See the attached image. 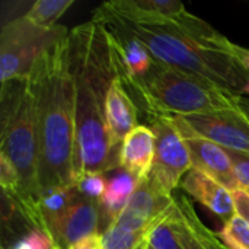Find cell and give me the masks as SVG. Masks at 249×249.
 I'll return each mask as SVG.
<instances>
[{"label": "cell", "instance_id": "1", "mask_svg": "<svg viewBox=\"0 0 249 249\" xmlns=\"http://www.w3.org/2000/svg\"><path fill=\"white\" fill-rule=\"evenodd\" d=\"M92 19L136 38L158 63L194 73L238 93L248 83V70L214 45L220 32L190 12L171 19L142 10L133 0H112L102 3Z\"/></svg>", "mask_w": 249, "mask_h": 249}, {"label": "cell", "instance_id": "2", "mask_svg": "<svg viewBox=\"0 0 249 249\" xmlns=\"http://www.w3.org/2000/svg\"><path fill=\"white\" fill-rule=\"evenodd\" d=\"M69 48L74 80L76 184L85 175H105L120 168V147L109 136L105 105L121 61L112 32L96 19L70 31Z\"/></svg>", "mask_w": 249, "mask_h": 249}, {"label": "cell", "instance_id": "3", "mask_svg": "<svg viewBox=\"0 0 249 249\" xmlns=\"http://www.w3.org/2000/svg\"><path fill=\"white\" fill-rule=\"evenodd\" d=\"M29 80L36 104L38 187L42 197L58 188L76 185L74 80L69 36L38 60Z\"/></svg>", "mask_w": 249, "mask_h": 249}, {"label": "cell", "instance_id": "4", "mask_svg": "<svg viewBox=\"0 0 249 249\" xmlns=\"http://www.w3.org/2000/svg\"><path fill=\"white\" fill-rule=\"evenodd\" d=\"M0 152L19 174L20 193L13 198L19 212L32 228L44 229L39 213L36 104L29 77L1 85Z\"/></svg>", "mask_w": 249, "mask_h": 249}, {"label": "cell", "instance_id": "5", "mask_svg": "<svg viewBox=\"0 0 249 249\" xmlns=\"http://www.w3.org/2000/svg\"><path fill=\"white\" fill-rule=\"evenodd\" d=\"M124 77V76H123ZM147 115L185 117L216 111H245L244 96L194 73L153 61L139 79H125Z\"/></svg>", "mask_w": 249, "mask_h": 249}, {"label": "cell", "instance_id": "6", "mask_svg": "<svg viewBox=\"0 0 249 249\" xmlns=\"http://www.w3.org/2000/svg\"><path fill=\"white\" fill-rule=\"evenodd\" d=\"M69 34L70 31L63 25L44 28L25 15L4 23L0 32L1 85L28 79L38 60Z\"/></svg>", "mask_w": 249, "mask_h": 249}, {"label": "cell", "instance_id": "7", "mask_svg": "<svg viewBox=\"0 0 249 249\" xmlns=\"http://www.w3.org/2000/svg\"><path fill=\"white\" fill-rule=\"evenodd\" d=\"M149 121L156 134V153L149 181L159 193L174 196L184 175L193 169L191 156L184 137L168 115H149Z\"/></svg>", "mask_w": 249, "mask_h": 249}, {"label": "cell", "instance_id": "8", "mask_svg": "<svg viewBox=\"0 0 249 249\" xmlns=\"http://www.w3.org/2000/svg\"><path fill=\"white\" fill-rule=\"evenodd\" d=\"M197 136L226 150L249 153V117L245 111H216L179 117Z\"/></svg>", "mask_w": 249, "mask_h": 249}, {"label": "cell", "instance_id": "9", "mask_svg": "<svg viewBox=\"0 0 249 249\" xmlns=\"http://www.w3.org/2000/svg\"><path fill=\"white\" fill-rule=\"evenodd\" d=\"M169 118L172 120V123L175 124V127L178 128V131L181 133V136L187 143L194 169L209 175L210 178H213L214 181H217L232 193L236 190H242L232 159L226 149L204 137L194 134L181 121L179 117H169Z\"/></svg>", "mask_w": 249, "mask_h": 249}, {"label": "cell", "instance_id": "10", "mask_svg": "<svg viewBox=\"0 0 249 249\" xmlns=\"http://www.w3.org/2000/svg\"><path fill=\"white\" fill-rule=\"evenodd\" d=\"M174 203L175 194L165 196L159 193L147 178L137 185L127 207L114 223L131 232L149 231L171 213Z\"/></svg>", "mask_w": 249, "mask_h": 249}, {"label": "cell", "instance_id": "11", "mask_svg": "<svg viewBox=\"0 0 249 249\" xmlns=\"http://www.w3.org/2000/svg\"><path fill=\"white\" fill-rule=\"evenodd\" d=\"M99 201L80 196L51 228L50 235L61 249H69L77 242L99 233Z\"/></svg>", "mask_w": 249, "mask_h": 249}, {"label": "cell", "instance_id": "12", "mask_svg": "<svg viewBox=\"0 0 249 249\" xmlns=\"http://www.w3.org/2000/svg\"><path fill=\"white\" fill-rule=\"evenodd\" d=\"M171 222L185 249H229L198 217L190 198L175 194Z\"/></svg>", "mask_w": 249, "mask_h": 249}, {"label": "cell", "instance_id": "13", "mask_svg": "<svg viewBox=\"0 0 249 249\" xmlns=\"http://www.w3.org/2000/svg\"><path fill=\"white\" fill-rule=\"evenodd\" d=\"M105 111H107V125L112 143L121 149L124 139L139 125L137 105L133 96L128 93L127 85L123 77V69L109 86Z\"/></svg>", "mask_w": 249, "mask_h": 249}, {"label": "cell", "instance_id": "14", "mask_svg": "<svg viewBox=\"0 0 249 249\" xmlns=\"http://www.w3.org/2000/svg\"><path fill=\"white\" fill-rule=\"evenodd\" d=\"M156 153L155 131L140 124L123 142L120 149V169L133 175L139 184L149 178Z\"/></svg>", "mask_w": 249, "mask_h": 249}, {"label": "cell", "instance_id": "15", "mask_svg": "<svg viewBox=\"0 0 249 249\" xmlns=\"http://www.w3.org/2000/svg\"><path fill=\"white\" fill-rule=\"evenodd\" d=\"M181 187L190 197L203 204L216 216L229 220L236 214L232 191L209 175L193 168L182 179Z\"/></svg>", "mask_w": 249, "mask_h": 249}, {"label": "cell", "instance_id": "16", "mask_svg": "<svg viewBox=\"0 0 249 249\" xmlns=\"http://www.w3.org/2000/svg\"><path fill=\"white\" fill-rule=\"evenodd\" d=\"M137 185L139 181L124 169L118 171L117 175L108 179L107 190L102 198L99 200L101 217L107 220V228L112 225L117 220V217L123 213V210L127 207Z\"/></svg>", "mask_w": 249, "mask_h": 249}, {"label": "cell", "instance_id": "17", "mask_svg": "<svg viewBox=\"0 0 249 249\" xmlns=\"http://www.w3.org/2000/svg\"><path fill=\"white\" fill-rule=\"evenodd\" d=\"M111 32L114 35L117 51L120 55L123 76L125 79H139L144 76L155 61L147 48L136 38L115 31Z\"/></svg>", "mask_w": 249, "mask_h": 249}, {"label": "cell", "instance_id": "18", "mask_svg": "<svg viewBox=\"0 0 249 249\" xmlns=\"http://www.w3.org/2000/svg\"><path fill=\"white\" fill-rule=\"evenodd\" d=\"M80 191L76 185L58 188L41 197L39 200V213L44 223L45 232L50 233L55 222L67 212V209L80 197Z\"/></svg>", "mask_w": 249, "mask_h": 249}, {"label": "cell", "instance_id": "19", "mask_svg": "<svg viewBox=\"0 0 249 249\" xmlns=\"http://www.w3.org/2000/svg\"><path fill=\"white\" fill-rule=\"evenodd\" d=\"M166 217V216H165ZM162 220V219H160ZM159 220V222H160ZM158 222V223H159ZM156 223V225H158ZM155 225V226H156ZM155 226L149 231H140V232H131L125 231L115 223L109 225L105 232L102 233L104 236V248L105 249H139L143 244L150 241V235L155 229Z\"/></svg>", "mask_w": 249, "mask_h": 249}, {"label": "cell", "instance_id": "20", "mask_svg": "<svg viewBox=\"0 0 249 249\" xmlns=\"http://www.w3.org/2000/svg\"><path fill=\"white\" fill-rule=\"evenodd\" d=\"M73 0H38L31 9L25 13V16L34 22L35 25L44 28L57 26V20L64 15V12L73 6Z\"/></svg>", "mask_w": 249, "mask_h": 249}, {"label": "cell", "instance_id": "21", "mask_svg": "<svg viewBox=\"0 0 249 249\" xmlns=\"http://www.w3.org/2000/svg\"><path fill=\"white\" fill-rule=\"evenodd\" d=\"M217 236L229 249H249V222L236 213L225 222Z\"/></svg>", "mask_w": 249, "mask_h": 249}, {"label": "cell", "instance_id": "22", "mask_svg": "<svg viewBox=\"0 0 249 249\" xmlns=\"http://www.w3.org/2000/svg\"><path fill=\"white\" fill-rule=\"evenodd\" d=\"M171 213L155 226L150 235V249H185L171 222Z\"/></svg>", "mask_w": 249, "mask_h": 249}, {"label": "cell", "instance_id": "23", "mask_svg": "<svg viewBox=\"0 0 249 249\" xmlns=\"http://www.w3.org/2000/svg\"><path fill=\"white\" fill-rule=\"evenodd\" d=\"M133 1L142 10L171 19H177L187 12L184 4L178 0H133Z\"/></svg>", "mask_w": 249, "mask_h": 249}, {"label": "cell", "instance_id": "24", "mask_svg": "<svg viewBox=\"0 0 249 249\" xmlns=\"http://www.w3.org/2000/svg\"><path fill=\"white\" fill-rule=\"evenodd\" d=\"M0 185L3 193H6L12 198H16L20 193L19 174L12 160L3 152H0Z\"/></svg>", "mask_w": 249, "mask_h": 249}, {"label": "cell", "instance_id": "25", "mask_svg": "<svg viewBox=\"0 0 249 249\" xmlns=\"http://www.w3.org/2000/svg\"><path fill=\"white\" fill-rule=\"evenodd\" d=\"M10 249H61L53 239V236L39 228H31V231L22 236Z\"/></svg>", "mask_w": 249, "mask_h": 249}, {"label": "cell", "instance_id": "26", "mask_svg": "<svg viewBox=\"0 0 249 249\" xmlns=\"http://www.w3.org/2000/svg\"><path fill=\"white\" fill-rule=\"evenodd\" d=\"M107 182L108 179L105 178V175L95 174V175H85L79 178L76 187L83 197L99 201L107 190Z\"/></svg>", "mask_w": 249, "mask_h": 249}, {"label": "cell", "instance_id": "27", "mask_svg": "<svg viewBox=\"0 0 249 249\" xmlns=\"http://www.w3.org/2000/svg\"><path fill=\"white\" fill-rule=\"evenodd\" d=\"M214 44H216V47L222 48L226 54H229L232 58H235L244 69H247L249 71V48L235 44L233 41H231L229 38H226L222 34H219L216 36Z\"/></svg>", "mask_w": 249, "mask_h": 249}, {"label": "cell", "instance_id": "28", "mask_svg": "<svg viewBox=\"0 0 249 249\" xmlns=\"http://www.w3.org/2000/svg\"><path fill=\"white\" fill-rule=\"evenodd\" d=\"M228 153L232 159L238 181L241 182L242 188L249 190V153L231 152V150H228Z\"/></svg>", "mask_w": 249, "mask_h": 249}, {"label": "cell", "instance_id": "29", "mask_svg": "<svg viewBox=\"0 0 249 249\" xmlns=\"http://www.w3.org/2000/svg\"><path fill=\"white\" fill-rule=\"evenodd\" d=\"M233 194V201H235V207H236V213L239 216H242L247 222H249V191L242 188V190H236L232 193Z\"/></svg>", "mask_w": 249, "mask_h": 249}, {"label": "cell", "instance_id": "30", "mask_svg": "<svg viewBox=\"0 0 249 249\" xmlns=\"http://www.w3.org/2000/svg\"><path fill=\"white\" fill-rule=\"evenodd\" d=\"M69 249H105L104 248V236L101 233L92 235Z\"/></svg>", "mask_w": 249, "mask_h": 249}, {"label": "cell", "instance_id": "31", "mask_svg": "<svg viewBox=\"0 0 249 249\" xmlns=\"http://www.w3.org/2000/svg\"><path fill=\"white\" fill-rule=\"evenodd\" d=\"M244 109H245L247 115L249 117V99L248 98H244Z\"/></svg>", "mask_w": 249, "mask_h": 249}, {"label": "cell", "instance_id": "32", "mask_svg": "<svg viewBox=\"0 0 249 249\" xmlns=\"http://www.w3.org/2000/svg\"><path fill=\"white\" fill-rule=\"evenodd\" d=\"M242 93H245V95H249V80H248V83L245 85V88L242 89Z\"/></svg>", "mask_w": 249, "mask_h": 249}, {"label": "cell", "instance_id": "33", "mask_svg": "<svg viewBox=\"0 0 249 249\" xmlns=\"http://www.w3.org/2000/svg\"><path fill=\"white\" fill-rule=\"evenodd\" d=\"M139 249H150V241H149V242H146V244H143V245H142Z\"/></svg>", "mask_w": 249, "mask_h": 249}, {"label": "cell", "instance_id": "34", "mask_svg": "<svg viewBox=\"0 0 249 249\" xmlns=\"http://www.w3.org/2000/svg\"><path fill=\"white\" fill-rule=\"evenodd\" d=\"M248 191H249V190H248Z\"/></svg>", "mask_w": 249, "mask_h": 249}]
</instances>
